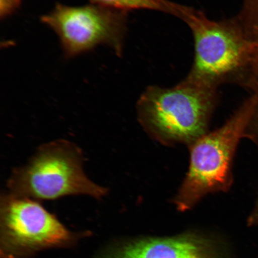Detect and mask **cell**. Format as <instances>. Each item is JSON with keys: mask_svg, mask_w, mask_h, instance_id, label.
<instances>
[{"mask_svg": "<svg viewBox=\"0 0 258 258\" xmlns=\"http://www.w3.org/2000/svg\"><path fill=\"white\" fill-rule=\"evenodd\" d=\"M218 89L185 78L171 88L148 87L139 99L138 120L162 145H190L208 133Z\"/></svg>", "mask_w": 258, "mask_h": 258, "instance_id": "7a4b0ae2", "label": "cell"}, {"mask_svg": "<svg viewBox=\"0 0 258 258\" xmlns=\"http://www.w3.org/2000/svg\"><path fill=\"white\" fill-rule=\"evenodd\" d=\"M247 224L249 226L258 225V199L252 212L247 219Z\"/></svg>", "mask_w": 258, "mask_h": 258, "instance_id": "4fadbf2b", "label": "cell"}, {"mask_svg": "<svg viewBox=\"0 0 258 258\" xmlns=\"http://www.w3.org/2000/svg\"><path fill=\"white\" fill-rule=\"evenodd\" d=\"M235 18L247 36L258 41V0H243V7Z\"/></svg>", "mask_w": 258, "mask_h": 258, "instance_id": "9c48e42d", "label": "cell"}, {"mask_svg": "<svg viewBox=\"0 0 258 258\" xmlns=\"http://www.w3.org/2000/svg\"><path fill=\"white\" fill-rule=\"evenodd\" d=\"M255 98L253 114L251 115L249 125H248L246 137L252 141L258 146V88L254 87L249 90Z\"/></svg>", "mask_w": 258, "mask_h": 258, "instance_id": "30bf717a", "label": "cell"}, {"mask_svg": "<svg viewBox=\"0 0 258 258\" xmlns=\"http://www.w3.org/2000/svg\"><path fill=\"white\" fill-rule=\"evenodd\" d=\"M181 19L191 30L195 45L186 78L214 89L227 83L246 88L258 54V41L247 36L236 18L212 20L188 7Z\"/></svg>", "mask_w": 258, "mask_h": 258, "instance_id": "6da1fadb", "label": "cell"}, {"mask_svg": "<svg viewBox=\"0 0 258 258\" xmlns=\"http://www.w3.org/2000/svg\"><path fill=\"white\" fill-rule=\"evenodd\" d=\"M254 103L251 94L221 127L189 145L188 170L173 199L177 211H188L209 194L230 189L235 151L246 137Z\"/></svg>", "mask_w": 258, "mask_h": 258, "instance_id": "3957f363", "label": "cell"}, {"mask_svg": "<svg viewBox=\"0 0 258 258\" xmlns=\"http://www.w3.org/2000/svg\"><path fill=\"white\" fill-rule=\"evenodd\" d=\"M83 164L82 151L72 142L58 140L44 144L27 164L13 170L8 191L38 202L71 196L105 198L108 189L89 178Z\"/></svg>", "mask_w": 258, "mask_h": 258, "instance_id": "277c9868", "label": "cell"}, {"mask_svg": "<svg viewBox=\"0 0 258 258\" xmlns=\"http://www.w3.org/2000/svg\"><path fill=\"white\" fill-rule=\"evenodd\" d=\"M78 235L71 232L40 202L6 191L0 199L2 258H30L41 251L67 247Z\"/></svg>", "mask_w": 258, "mask_h": 258, "instance_id": "5b68a950", "label": "cell"}, {"mask_svg": "<svg viewBox=\"0 0 258 258\" xmlns=\"http://www.w3.org/2000/svg\"><path fill=\"white\" fill-rule=\"evenodd\" d=\"M22 0H0V16L5 19L13 15L20 8Z\"/></svg>", "mask_w": 258, "mask_h": 258, "instance_id": "8fae6325", "label": "cell"}, {"mask_svg": "<svg viewBox=\"0 0 258 258\" xmlns=\"http://www.w3.org/2000/svg\"><path fill=\"white\" fill-rule=\"evenodd\" d=\"M90 3L103 7L128 12L134 10H148L166 13L181 18L186 6L169 0H90Z\"/></svg>", "mask_w": 258, "mask_h": 258, "instance_id": "ba28073f", "label": "cell"}, {"mask_svg": "<svg viewBox=\"0 0 258 258\" xmlns=\"http://www.w3.org/2000/svg\"><path fill=\"white\" fill-rule=\"evenodd\" d=\"M127 12L92 4H57L41 18L59 38L64 56L74 57L100 45L118 56L123 52Z\"/></svg>", "mask_w": 258, "mask_h": 258, "instance_id": "8992f818", "label": "cell"}, {"mask_svg": "<svg viewBox=\"0 0 258 258\" xmlns=\"http://www.w3.org/2000/svg\"><path fill=\"white\" fill-rule=\"evenodd\" d=\"M100 258H225L221 244L196 234L149 238L117 245Z\"/></svg>", "mask_w": 258, "mask_h": 258, "instance_id": "52a82bcc", "label": "cell"}, {"mask_svg": "<svg viewBox=\"0 0 258 258\" xmlns=\"http://www.w3.org/2000/svg\"><path fill=\"white\" fill-rule=\"evenodd\" d=\"M254 87L258 88V54L254 61L252 70H251V78L246 89L250 90Z\"/></svg>", "mask_w": 258, "mask_h": 258, "instance_id": "7c38bea8", "label": "cell"}]
</instances>
